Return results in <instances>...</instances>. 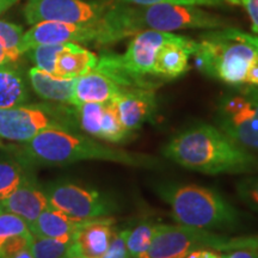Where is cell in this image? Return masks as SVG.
<instances>
[{
	"instance_id": "obj_30",
	"label": "cell",
	"mask_w": 258,
	"mask_h": 258,
	"mask_svg": "<svg viewBox=\"0 0 258 258\" xmlns=\"http://www.w3.org/2000/svg\"><path fill=\"white\" fill-rule=\"evenodd\" d=\"M238 198L258 213V175L247 176L237 183Z\"/></svg>"
},
{
	"instance_id": "obj_14",
	"label": "cell",
	"mask_w": 258,
	"mask_h": 258,
	"mask_svg": "<svg viewBox=\"0 0 258 258\" xmlns=\"http://www.w3.org/2000/svg\"><path fill=\"white\" fill-rule=\"evenodd\" d=\"M198 42L180 36L167 42L158 51L153 74L157 79L169 80L183 76L189 70V59L194 55Z\"/></svg>"
},
{
	"instance_id": "obj_28",
	"label": "cell",
	"mask_w": 258,
	"mask_h": 258,
	"mask_svg": "<svg viewBox=\"0 0 258 258\" xmlns=\"http://www.w3.org/2000/svg\"><path fill=\"white\" fill-rule=\"evenodd\" d=\"M30 233L29 225L21 217L5 211L0 213V245L15 235Z\"/></svg>"
},
{
	"instance_id": "obj_5",
	"label": "cell",
	"mask_w": 258,
	"mask_h": 258,
	"mask_svg": "<svg viewBox=\"0 0 258 258\" xmlns=\"http://www.w3.org/2000/svg\"><path fill=\"white\" fill-rule=\"evenodd\" d=\"M120 21L127 37L144 30L169 32L182 29H219L227 25L225 18L199 6L178 4L131 6L121 3Z\"/></svg>"
},
{
	"instance_id": "obj_1",
	"label": "cell",
	"mask_w": 258,
	"mask_h": 258,
	"mask_svg": "<svg viewBox=\"0 0 258 258\" xmlns=\"http://www.w3.org/2000/svg\"><path fill=\"white\" fill-rule=\"evenodd\" d=\"M14 156L31 169L36 166H66L85 160L111 161L143 169H157L161 165L158 158L150 154L111 147L79 132L61 129L41 132L23 146L16 148Z\"/></svg>"
},
{
	"instance_id": "obj_8",
	"label": "cell",
	"mask_w": 258,
	"mask_h": 258,
	"mask_svg": "<svg viewBox=\"0 0 258 258\" xmlns=\"http://www.w3.org/2000/svg\"><path fill=\"white\" fill-rule=\"evenodd\" d=\"M219 99L217 127L250 152L258 153V86H233Z\"/></svg>"
},
{
	"instance_id": "obj_6",
	"label": "cell",
	"mask_w": 258,
	"mask_h": 258,
	"mask_svg": "<svg viewBox=\"0 0 258 258\" xmlns=\"http://www.w3.org/2000/svg\"><path fill=\"white\" fill-rule=\"evenodd\" d=\"M201 38L194 53L199 69L231 86L245 85L247 71L258 57L256 50L244 42L222 36L219 30Z\"/></svg>"
},
{
	"instance_id": "obj_23",
	"label": "cell",
	"mask_w": 258,
	"mask_h": 258,
	"mask_svg": "<svg viewBox=\"0 0 258 258\" xmlns=\"http://www.w3.org/2000/svg\"><path fill=\"white\" fill-rule=\"evenodd\" d=\"M105 103H84L74 106L79 131L85 132L90 137L101 138V125Z\"/></svg>"
},
{
	"instance_id": "obj_10",
	"label": "cell",
	"mask_w": 258,
	"mask_h": 258,
	"mask_svg": "<svg viewBox=\"0 0 258 258\" xmlns=\"http://www.w3.org/2000/svg\"><path fill=\"white\" fill-rule=\"evenodd\" d=\"M50 207L76 220L108 218L117 211V203L98 190L56 180L44 186Z\"/></svg>"
},
{
	"instance_id": "obj_21",
	"label": "cell",
	"mask_w": 258,
	"mask_h": 258,
	"mask_svg": "<svg viewBox=\"0 0 258 258\" xmlns=\"http://www.w3.org/2000/svg\"><path fill=\"white\" fill-rule=\"evenodd\" d=\"M30 169L14 154L0 156V201L8 198L21 184Z\"/></svg>"
},
{
	"instance_id": "obj_17",
	"label": "cell",
	"mask_w": 258,
	"mask_h": 258,
	"mask_svg": "<svg viewBox=\"0 0 258 258\" xmlns=\"http://www.w3.org/2000/svg\"><path fill=\"white\" fill-rule=\"evenodd\" d=\"M29 80L32 90L44 101L73 105L77 78H62L34 67L29 71Z\"/></svg>"
},
{
	"instance_id": "obj_39",
	"label": "cell",
	"mask_w": 258,
	"mask_h": 258,
	"mask_svg": "<svg viewBox=\"0 0 258 258\" xmlns=\"http://www.w3.org/2000/svg\"><path fill=\"white\" fill-rule=\"evenodd\" d=\"M4 258H34V257H32L30 247H28V249H24V250L19 251V252H17V253L11 254V256L4 257Z\"/></svg>"
},
{
	"instance_id": "obj_35",
	"label": "cell",
	"mask_w": 258,
	"mask_h": 258,
	"mask_svg": "<svg viewBox=\"0 0 258 258\" xmlns=\"http://www.w3.org/2000/svg\"><path fill=\"white\" fill-rule=\"evenodd\" d=\"M221 258H258V251L252 249H237L226 251Z\"/></svg>"
},
{
	"instance_id": "obj_42",
	"label": "cell",
	"mask_w": 258,
	"mask_h": 258,
	"mask_svg": "<svg viewBox=\"0 0 258 258\" xmlns=\"http://www.w3.org/2000/svg\"><path fill=\"white\" fill-rule=\"evenodd\" d=\"M4 212V208H3V205H2V201H0V213Z\"/></svg>"
},
{
	"instance_id": "obj_13",
	"label": "cell",
	"mask_w": 258,
	"mask_h": 258,
	"mask_svg": "<svg viewBox=\"0 0 258 258\" xmlns=\"http://www.w3.org/2000/svg\"><path fill=\"white\" fill-rule=\"evenodd\" d=\"M121 123L129 132H137L152 117L156 110V93L152 89L127 88L112 99Z\"/></svg>"
},
{
	"instance_id": "obj_9",
	"label": "cell",
	"mask_w": 258,
	"mask_h": 258,
	"mask_svg": "<svg viewBox=\"0 0 258 258\" xmlns=\"http://www.w3.org/2000/svg\"><path fill=\"white\" fill-rule=\"evenodd\" d=\"M228 238L205 228L156 224L150 249L141 258H185L198 250H226Z\"/></svg>"
},
{
	"instance_id": "obj_27",
	"label": "cell",
	"mask_w": 258,
	"mask_h": 258,
	"mask_svg": "<svg viewBox=\"0 0 258 258\" xmlns=\"http://www.w3.org/2000/svg\"><path fill=\"white\" fill-rule=\"evenodd\" d=\"M23 34V27L21 25L0 21V42L5 47V49L11 54L15 61H17L22 55L19 51V43H21Z\"/></svg>"
},
{
	"instance_id": "obj_34",
	"label": "cell",
	"mask_w": 258,
	"mask_h": 258,
	"mask_svg": "<svg viewBox=\"0 0 258 258\" xmlns=\"http://www.w3.org/2000/svg\"><path fill=\"white\" fill-rule=\"evenodd\" d=\"M237 3L247 12L252 23V31L258 34V0H237Z\"/></svg>"
},
{
	"instance_id": "obj_40",
	"label": "cell",
	"mask_w": 258,
	"mask_h": 258,
	"mask_svg": "<svg viewBox=\"0 0 258 258\" xmlns=\"http://www.w3.org/2000/svg\"><path fill=\"white\" fill-rule=\"evenodd\" d=\"M18 0H0V15L4 14L6 10L15 5Z\"/></svg>"
},
{
	"instance_id": "obj_38",
	"label": "cell",
	"mask_w": 258,
	"mask_h": 258,
	"mask_svg": "<svg viewBox=\"0 0 258 258\" xmlns=\"http://www.w3.org/2000/svg\"><path fill=\"white\" fill-rule=\"evenodd\" d=\"M200 258H221V254L214 250H201L200 251Z\"/></svg>"
},
{
	"instance_id": "obj_20",
	"label": "cell",
	"mask_w": 258,
	"mask_h": 258,
	"mask_svg": "<svg viewBox=\"0 0 258 258\" xmlns=\"http://www.w3.org/2000/svg\"><path fill=\"white\" fill-rule=\"evenodd\" d=\"M28 98L23 73L10 63L0 66V109L23 105Z\"/></svg>"
},
{
	"instance_id": "obj_11",
	"label": "cell",
	"mask_w": 258,
	"mask_h": 258,
	"mask_svg": "<svg viewBox=\"0 0 258 258\" xmlns=\"http://www.w3.org/2000/svg\"><path fill=\"white\" fill-rule=\"evenodd\" d=\"M115 5V0H28L23 12L32 25L44 21L92 24L108 18Z\"/></svg>"
},
{
	"instance_id": "obj_26",
	"label": "cell",
	"mask_w": 258,
	"mask_h": 258,
	"mask_svg": "<svg viewBox=\"0 0 258 258\" xmlns=\"http://www.w3.org/2000/svg\"><path fill=\"white\" fill-rule=\"evenodd\" d=\"M66 43L37 46L29 50V57L34 62L36 69H40L47 73L55 74L56 59L61 51L64 49Z\"/></svg>"
},
{
	"instance_id": "obj_22",
	"label": "cell",
	"mask_w": 258,
	"mask_h": 258,
	"mask_svg": "<svg viewBox=\"0 0 258 258\" xmlns=\"http://www.w3.org/2000/svg\"><path fill=\"white\" fill-rule=\"evenodd\" d=\"M133 138L134 132H129L121 123L114 102L110 101L105 103L102 117L101 138H99V140L111 144H123Z\"/></svg>"
},
{
	"instance_id": "obj_4",
	"label": "cell",
	"mask_w": 258,
	"mask_h": 258,
	"mask_svg": "<svg viewBox=\"0 0 258 258\" xmlns=\"http://www.w3.org/2000/svg\"><path fill=\"white\" fill-rule=\"evenodd\" d=\"M179 35L165 31L144 30L135 34L123 54H101L93 70L114 80L122 88H156L158 80L153 74L158 51L167 42L175 41Z\"/></svg>"
},
{
	"instance_id": "obj_2",
	"label": "cell",
	"mask_w": 258,
	"mask_h": 258,
	"mask_svg": "<svg viewBox=\"0 0 258 258\" xmlns=\"http://www.w3.org/2000/svg\"><path fill=\"white\" fill-rule=\"evenodd\" d=\"M163 156L207 175L258 172V156L207 123L191 125L173 137L164 146Z\"/></svg>"
},
{
	"instance_id": "obj_33",
	"label": "cell",
	"mask_w": 258,
	"mask_h": 258,
	"mask_svg": "<svg viewBox=\"0 0 258 258\" xmlns=\"http://www.w3.org/2000/svg\"><path fill=\"white\" fill-rule=\"evenodd\" d=\"M237 249H252L258 251V235H247V237L228 238L226 244V251Z\"/></svg>"
},
{
	"instance_id": "obj_19",
	"label": "cell",
	"mask_w": 258,
	"mask_h": 258,
	"mask_svg": "<svg viewBox=\"0 0 258 258\" xmlns=\"http://www.w3.org/2000/svg\"><path fill=\"white\" fill-rule=\"evenodd\" d=\"M98 56L78 43L67 42L56 59L55 76L62 78H79L96 67Z\"/></svg>"
},
{
	"instance_id": "obj_3",
	"label": "cell",
	"mask_w": 258,
	"mask_h": 258,
	"mask_svg": "<svg viewBox=\"0 0 258 258\" xmlns=\"http://www.w3.org/2000/svg\"><path fill=\"white\" fill-rule=\"evenodd\" d=\"M157 195L171 207L180 225L217 230L239 224L240 212L215 190L195 184L163 182L154 188Z\"/></svg>"
},
{
	"instance_id": "obj_12",
	"label": "cell",
	"mask_w": 258,
	"mask_h": 258,
	"mask_svg": "<svg viewBox=\"0 0 258 258\" xmlns=\"http://www.w3.org/2000/svg\"><path fill=\"white\" fill-rule=\"evenodd\" d=\"M5 212L18 215L30 226L38 215L49 207L44 189L38 184L35 172L30 169L17 188L2 200Z\"/></svg>"
},
{
	"instance_id": "obj_25",
	"label": "cell",
	"mask_w": 258,
	"mask_h": 258,
	"mask_svg": "<svg viewBox=\"0 0 258 258\" xmlns=\"http://www.w3.org/2000/svg\"><path fill=\"white\" fill-rule=\"evenodd\" d=\"M156 224L143 221L134 228H129L127 235V249L131 258H141L150 249Z\"/></svg>"
},
{
	"instance_id": "obj_16",
	"label": "cell",
	"mask_w": 258,
	"mask_h": 258,
	"mask_svg": "<svg viewBox=\"0 0 258 258\" xmlns=\"http://www.w3.org/2000/svg\"><path fill=\"white\" fill-rule=\"evenodd\" d=\"M124 89L127 88H122L105 74L92 70L91 72L77 78L73 105L77 106L84 103H108Z\"/></svg>"
},
{
	"instance_id": "obj_18",
	"label": "cell",
	"mask_w": 258,
	"mask_h": 258,
	"mask_svg": "<svg viewBox=\"0 0 258 258\" xmlns=\"http://www.w3.org/2000/svg\"><path fill=\"white\" fill-rule=\"evenodd\" d=\"M90 220H76L53 207H47L29 226L32 235L44 238L74 237Z\"/></svg>"
},
{
	"instance_id": "obj_24",
	"label": "cell",
	"mask_w": 258,
	"mask_h": 258,
	"mask_svg": "<svg viewBox=\"0 0 258 258\" xmlns=\"http://www.w3.org/2000/svg\"><path fill=\"white\" fill-rule=\"evenodd\" d=\"M76 237V235H74ZM74 237L44 238L32 235L30 251L34 258H61L69 252Z\"/></svg>"
},
{
	"instance_id": "obj_29",
	"label": "cell",
	"mask_w": 258,
	"mask_h": 258,
	"mask_svg": "<svg viewBox=\"0 0 258 258\" xmlns=\"http://www.w3.org/2000/svg\"><path fill=\"white\" fill-rule=\"evenodd\" d=\"M115 2L125 3V4L135 5H153V4H178L192 6H219L238 5L237 0H115Z\"/></svg>"
},
{
	"instance_id": "obj_41",
	"label": "cell",
	"mask_w": 258,
	"mask_h": 258,
	"mask_svg": "<svg viewBox=\"0 0 258 258\" xmlns=\"http://www.w3.org/2000/svg\"><path fill=\"white\" fill-rule=\"evenodd\" d=\"M61 258H85V257L82 256V254H80V253L78 252V251L74 249L73 245H72V246H71V249H70L69 252H67L66 254H64L63 257H61Z\"/></svg>"
},
{
	"instance_id": "obj_7",
	"label": "cell",
	"mask_w": 258,
	"mask_h": 258,
	"mask_svg": "<svg viewBox=\"0 0 258 258\" xmlns=\"http://www.w3.org/2000/svg\"><path fill=\"white\" fill-rule=\"evenodd\" d=\"M47 129L79 132L74 105L50 102L0 109V139L28 143Z\"/></svg>"
},
{
	"instance_id": "obj_15",
	"label": "cell",
	"mask_w": 258,
	"mask_h": 258,
	"mask_svg": "<svg viewBox=\"0 0 258 258\" xmlns=\"http://www.w3.org/2000/svg\"><path fill=\"white\" fill-rule=\"evenodd\" d=\"M111 217L92 219L76 233L73 247L85 258H102L115 233Z\"/></svg>"
},
{
	"instance_id": "obj_31",
	"label": "cell",
	"mask_w": 258,
	"mask_h": 258,
	"mask_svg": "<svg viewBox=\"0 0 258 258\" xmlns=\"http://www.w3.org/2000/svg\"><path fill=\"white\" fill-rule=\"evenodd\" d=\"M129 228L115 232L112 235L108 250L102 258H131L127 249V235Z\"/></svg>"
},
{
	"instance_id": "obj_43",
	"label": "cell",
	"mask_w": 258,
	"mask_h": 258,
	"mask_svg": "<svg viewBox=\"0 0 258 258\" xmlns=\"http://www.w3.org/2000/svg\"><path fill=\"white\" fill-rule=\"evenodd\" d=\"M3 148H5V147H4V144H3L2 140H0V150H3Z\"/></svg>"
},
{
	"instance_id": "obj_37",
	"label": "cell",
	"mask_w": 258,
	"mask_h": 258,
	"mask_svg": "<svg viewBox=\"0 0 258 258\" xmlns=\"http://www.w3.org/2000/svg\"><path fill=\"white\" fill-rule=\"evenodd\" d=\"M15 62L14 57L11 56V54L5 49V47L3 46V43L0 42V66H4V64Z\"/></svg>"
},
{
	"instance_id": "obj_32",
	"label": "cell",
	"mask_w": 258,
	"mask_h": 258,
	"mask_svg": "<svg viewBox=\"0 0 258 258\" xmlns=\"http://www.w3.org/2000/svg\"><path fill=\"white\" fill-rule=\"evenodd\" d=\"M219 32H220L222 36L232 38V40L244 42V43L249 44V46L252 47L253 49L256 50V53L258 54V36H256V35L247 34V32L240 31L238 30V29H232V28L222 29V30H219Z\"/></svg>"
},
{
	"instance_id": "obj_36",
	"label": "cell",
	"mask_w": 258,
	"mask_h": 258,
	"mask_svg": "<svg viewBox=\"0 0 258 258\" xmlns=\"http://www.w3.org/2000/svg\"><path fill=\"white\" fill-rule=\"evenodd\" d=\"M245 85L258 86V57L253 61V63L251 64L249 71H247Z\"/></svg>"
}]
</instances>
